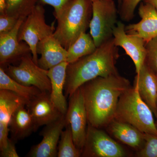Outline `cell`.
<instances>
[{
	"label": "cell",
	"instance_id": "obj_1",
	"mask_svg": "<svg viewBox=\"0 0 157 157\" xmlns=\"http://www.w3.org/2000/svg\"><path fill=\"white\" fill-rule=\"evenodd\" d=\"M82 86L88 124L102 129L114 119L121 96L132 86L118 73L97 77Z\"/></svg>",
	"mask_w": 157,
	"mask_h": 157
},
{
	"label": "cell",
	"instance_id": "obj_2",
	"mask_svg": "<svg viewBox=\"0 0 157 157\" xmlns=\"http://www.w3.org/2000/svg\"><path fill=\"white\" fill-rule=\"evenodd\" d=\"M117 47L112 39L98 47L92 53L68 64L65 82V96L70 97L77 89L98 77L118 74Z\"/></svg>",
	"mask_w": 157,
	"mask_h": 157
},
{
	"label": "cell",
	"instance_id": "obj_3",
	"mask_svg": "<svg viewBox=\"0 0 157 157\" xmlns=\"http://www.w3.org/2000/svg\"><path fill=\"white\" fill-rule=\"evenodd\" d=\"M92 4L91 0H70L56 16L53 36L67 50L89 27Z\"/></svg>",
	"mask_w": 157,
	"mask_h": 157
},
{
	"label": "cell",
	"instance_id": "obj_4",
	"mask_svg": "<svg viewBox=\"0 0 157 157\" xmlns=\"http://www.w3.org/2000/svg\"><path fill=\"white\" fill-rule=\"evenodd\" d=\"M153 114L137 89L133 86L121 96L114 119L130 124L143 133L157 136Z\"/></svg>",
	"mask_w": 157,
	"mask_h": 157
},
{
	"label": "cell",
	"instance_id": "obj_5",
	"mask_svg": "<svg viewBox=\"0 0 157 157\" xmlns=\"http://www.w3.org/2000/svg\"><path fill=\"white\" fill-rule=\"evenodd\" d=\"M117 10L113 0H98L93 2L90 21V35L97 48L113 38L116 25Z\"/></svg>",
	"mask_w": 157,
	"mask_h": 157
},
{
	"label": "cell",
	"instance_id": "obj_6",
	"mask_svg": "<svg viewBox=\"0 0 157 157\" xmlns=\"http://www.w3.org/2000/svg\"><path fill=\"white\" fill-rule=\"evenodd\" d=\"M55 29L53 25L46 23L45 10L42 4H37L21 24L18 40L25 42L29 46L33 59L37 64L39 59L37 51L38 43L45 37L53 35Z\"/></svg>",
	"mask_w": 157,
	"mask_h": 157
},
{
	"label": "cell",
	"instance_id": "obj_7",
	"mask_svg": "<svg viewBox=\"0 0 157 157\" xmlns=\"http://www.w3.org/2000/svg\"><path fill=\"white\" fill-rule=\"evenodd\" d=\"M4 70L11 78L23 85L34 86L42 92L50 93L51 85L48 70L34 62L31 53L22 57L18 65H8Z\"/></svg>",
	"mask_w": 157,
	"mask_h": 157
},
{
	"label": "cell",
	"instance_id": "obj_8",
	"mask_svg": "<svg viewBox=\"0 0 157 157\" xmlns=\"http://www.w3.org/2000/svg\"><path fill=\"white\" fill-rule=\"evenodd\" d=\"M127 155L125 149L106 132L102 129L88 124L82 157H125Z\"/></svg>",
	"mask_w": 157,
	"mask_h": 157
},
{
	"label": "cell",
	"instance_id": "obj_9",
	"mask_svg": "<svg viewBox=\"0 0 157 157\" xmlns=\"http://www.w3.org/2000/svg\"><path fill=\"white\" fill-rule=\"evenodd\" d=\"M65 117L67 124L70 125L72 130L74 143L81 153L85 142L88 124L82 86L77 89L69 97Z\"/></svg>",
	"mask_w": 157,
	"mask_h": 157
},
{
	"label": "cell",
	"instance_id": "obj_10",
	"mask_svg": "<svg viewBox=\"0 0 157 157\" xmlns=\"http://www.w3.org/2000/svg\"><path fill=\"white\" fill-rule=\"evenodd\" d=\"M125 26L117 21L113 29V40L117 47H121L133 61L136 74L145 63L146 43L142 38L127 33Z\"/></svg>",
	"mask_w": 157,
	"mask_h": 157
},
{
	"label": "cell",
	"instance_id": "obj_11",
	"mask_svg": "<svg viewBox=\"0 0 157 157\" xmlns=\"http://www.w3.org/2000/svg\"><path fill=\"white\" fill-rule=\"evenodd\" d=\"M67 125L65 115L57 120L45 125L40 133L42 141L31 147L26 156L57 157L58 146L61 135Z\"/></svg>",
	"mask_w": 157,
	"mask_h": 157
},
{
	"label": "cell",
	"instance_id": "obj_12",
	"mask_svg": "<svg viewBox=\"0 0 157 157\" xmlns=\"http://www.w3.org/2000/svg\"><path fill=\"white\" fill-rule=\"evenodd\" d=\"M24 19L20 18L14 29L10 32L0 34L1 67H4L11 63L19 61L22 57L31 53L28 45L18 40V32Z\"/></svg>",
	"mask_w": 157,
	"mask_h": 157
},
{
	"label": "cell",
	"instance_id": "obj_13",
	"mask_svg": "<svg viewBox=\"0 0 157 157\" xmlns=\"http://www.w3.org/2000/svg\"><path fill=\"white\" fill-rule=\"evenodd\" d=\"M26 107L30 113L36 130L57 120L64 115L52 101L50 92L39 93L30 100Z\"/></svg>",
	"mask_w": 157,
	"mask_h": 157
},
{
	"label": "cell",
	"instance_id": "obj_14",
	"mask_svg": "<svg viewBox=\"0 0 157 157\" xmlns=\"http://www.w3.org/2000/svg\"><path fill=\"white\" fill-rule=\"evenodd\" d=\"M138 13L140 21L126 26V31L142 38L146 43L157 37V11L151 4L144 2L139 6Z\"/></svg>",
	"mask_w": 157,
	"mask_h": 157
},
{
	"label": "cell",
	"instance_id": "obj_15",
	"mask_svg": "<svg viewBox=\"0 0 157 157\" xmlns=\"http://www.w3.org/2000/svg\"><path fill=\"white\" fill-rule=\"evenodd\" d=\"M38 54L41 55L38 64L48 70L64 62H67V50L62 46L53 35L39 41L37 46Z\"/></svg>",
	"mask_w": 157,
	"mask_h": 157
},
{
	"label": "cell",
	"instance_id": "obj_16",
	"mask_svg": "<svg viewBox=\"0 0 157 157\" xmlns=\"http://www.w3.org/2000/svg\"><path fill=\"white\" fill-rule=\"evenodd\" d=\"M134 86L157 117V76L146 64L136 74Z\"/></svg>",
	"mask_w": 157,
	"mask_h": 157
},
{
	"label": "cell",
	"instance_id": "obj_17",
	"mask_svg": "<svg viewBox=\"0 0 157 157\" xmlns=\"http://www.w3.org/2000/svg\"><path fill=\"white\" fill-rule=\"evenodd\" d=\"M106 128L113 137L137 151L145 143V133L127 123L113 119Z\"/></svg>",
	"mask_w": 157,
	"mask_h": 157
},
{
	"label": "cell",
	"instance_id": "obj_18",
	"mask_svg": "<svg viewBox=\"0 0 157 157\" xmlns=\"http://www.w3.org/2000/svg\"><path fill=\"white\" fill-rule=\"evenodd\" d=\"M68 64L67 62H64L48 70V76L51 85V98L64 115L66 114L68 108L66 96L63 93Z\"/></svg>",
	"mask_w": 157,
	"mask_h": 157
},
{
	"label": "cell",
	"instance_id": "obj_19",
	"mask_svg": "<svg viewBox=\"0 0 157 157\" xmlns=\"http://www.w3.org/2000/svg\"><path fill=\"white\" fill-rule=\"evenodd\" d=\"M11 138L14 141L22 140L36 131L30 113L26 106L19 107L11 116L9 123Z\"/></svg>",
	"mask_w": 157,
	"mask_h": 157
},
{
	"label": "cell",
	"instance_id": "obj_20",
	"mask_svg": "<svg viewBox=\"0 0 157 157\" xmlns=\"http://www.w3.org/2000/svg\"><path fill=\"white\" fill-rule=\"evenodd\" d=\"M28 101L16 93L0 90V124L9 126L11 116L19 107L26 106Z\"/></svg>",
	"mask_w": 157,
	"mask_h": 157
},
{
	"label": "cell",
	"instance_id": "obj_21",
	"mask_svg": "<svg viewBox=\"0 0 157 157\" xmlns=\"http://www.w3.org/2000/svg\"><path fill=\"white\" fill-rule=\"evenodd\" d=\"M97 47L90 34L83 33L67 50V62L72 63L94 52Z\"/></svg>",
	"mask_w": 157,
	"mask_h": 157
},
{
	"label": "cell",
	"instance_id": "obj_22",
	"mask_svg": "<svg viewBox=\"0 0 157 157\" xmlns=\"http://www.w3.org/2000/svg\"><path fill=\"white\" fill-rule=\"evenodd\" d=\"M0 90H8L16 93L28 102L41 92L39 89L35 86H26L15 81L8 75L4 68L1 67H0Z\"/></svg>",
	"mask_w": 157,
	"mask_h": 157
},
{
	"label": "cell",
	"instance_id": "obj_23",
	"mask_svg": "<svg viewBox=\"0 0 157 157\" xmlns=\"http://www.w3.org/2000/svg\"><path fill=\"white\" fill-rule=\"evenodd\" d=\"M63 130L58 146V157H79L81 152L76 147L70 125H66Z\"/></svg>",
	"mask_w": 157,
	"mask_h": 157
},
{
	"label": "cell",
	"instance_id": "obj_24",
	"mask_svg": "<svg viewBox=\"0 0 157 157\" xmlns=\"http://www.w3.org/2000/svg\"><path fill=\"white\" fill-rule=\"evenodd\" d=\"M39 0H6L5 13L17 19L25 17L30 14Z\"/></svg>",
	"mask_w": 157,
	"mask_h": 157
},
{
	"label": "cell",
	"instance_id": "obj_25",
	"mask_svg": "<svg viewBox=\"0 0 157 157\" xmlns=\"http://www.w3.org/2000/svg\"><path fill=\"white\" fill-rule=\"evenodd\" d=\"M145 143L143 147L137 151V157H157V136L145 133Z\"/></svg>",
	"mask_w": 157,
	"mask_h": 157
},
{
	"label": "cell",
	"instance_id": "obj_26",
	"mask_svg": "<svg viewBox=\"0 0 157 157\" xmlns=\"http://www.w3.org/2000/svg\"><path fill=\"white\" fill-rule=\"evenodd\" d=\"M145 63L157 76V37L146 43Z\"/></svg>",
	"mask_w": 157,
	"mask_h": 157
},
{
	"label": "cell",
	"instance_id": "obj_27",
	"mask_svg": "<svg viewBox=\"0 0 157 157\" xmlns=\"http://www.w3.org/2000/svg\"><path fill=\"white\" fill-rule=\"evenodd\" d=\"M142 0H121L119 14L124 21H130L135 15V9Z\"/></svg>",
	"mask_w": 157,
	"mask_h": 157
},
{
	"label": "cell",
	"instance_id": "obj_28",
	"mask_svg": "<svg viewBox=\"0 0 157 157\" xmlns=\"http://www.w3.org/2000/svg\"><path fill=\"white\" fill-rule=\"evenodd\" d=\"M18 20L6 13L0 14V34L8 33L13 29Z\"/></svg>",
	"mask_w": 157,
	"mask_h": 157
},
{
	"label": "cell",
	"instance_id": "obj_29",
	"mask_svg": "<svg viewBox=\"0 0 157 157\" xmlns=\"http://www.w3.org/2000/svg\"><path fill=\"white\" fill-rule=\"evenodd\" d=\"M15 141L11 138H9L8 145L2 150H1V157H18L19 155L16 151Z\"/></svg>",
	"mask_w": 157,
	"mask_h": 157
},
{
	"label": "cell",
	"instance_id": "obj_30",
	"mask_svg": "<svg viewBox=\"0 0 157 157\" xmlns=\"http://www.w3.org/2000/svg\"><path fill=\"white\" fill-rule=\"evenodd\" d=\"M70 0H39L42 5H48L52 6L54 10V15L58 14L63 6Z\"/></svg>",
	"mask_w": 157,
	"mask_h": 157
},
{
	"label": "cell",
	"instance_id": "obj_31",
	"mask_svg": "<svg viewBox=\"0 0 157 157\" xmlns=\"http://www.w3.org/2000/svg\"><path fill=\"white\" fill-rule=\"evenodd\" d=\"M6 0H0V14L5 13Z\"/></svg>",
	"mask_w": 157,
	"mask_h": 157
},
{
	"label": "cell",
	"instance_id": "obj_32",
	"mask_svg": "<svg viewBox=\"0 0 157 157\" xmlns=\"http://www.w3.org/2000/svg\"><path fill=\"white\" fill-rule=\"evenodd\" d=\"M144 2L149 3L154 6L157 11V0H143Z\"/></svg>",
	"mask_w": 157,
	"mask_h": 157
},
{
	"label": "cell",
	"instance_id": "obj_33",
	"mask_svg": "<svg viewBox=\"0 0 157 157\" xmlns=\"http://www.w3.org/2000/svg\"><path fill=\"white\" fill-rule=\"evenodd\" d=\"M93 2H95V1H98V0H91Z\"/></svg>",
	"mask_w": 157,
	"mask_h": 157
},
{
	"label": "cell",
	"instance_id": "obj_34",
	"mask_svg": "<svg viewBox=\"0 0 157 157\" xmlns=\"http://www.w3.org/2000/svg\"><path fill=\"white\" fill-rule=\"evenodd\" d=\"M119 1L120 2H121V0H119Z\"/></svg>",
	"mask_w": 157,
	"mask_h": 157
},
{
	"label": "cell",
	"instance_id": "obj_35",
	"mask_svg": "<svg viewBox=\"0 0 157 157\" xmlns=\"http://www.w3.org/2000/svg\"><path fill=\"white\" fill-rule=\"evenodd\" d=\"M156 118H157V117Z\"/></svg>",
	"mask_w": 157,
	"mask_h": 157
}]
</instances>
